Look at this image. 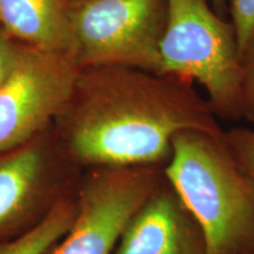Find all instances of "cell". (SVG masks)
<instances>
[{
	"instance_id": "11",
	"label": "cell",
	"mask_w": 254,
	"mask_h": 254,
	"mask_svg": "<svg viewBox=\"0 0 254 254\" xmlns=\"http://www.w3.org/2000/svg\"><path fill=\"white\" fill-rule=\"evenodd\" d=\"M222 139L241 171L254 182V128L233 127L222 132Z\"/></svg>"
},
{
	"instance_id": "13",
	"label": "cell",
	"mask_w": 254,
	"mask_h": 254,
	"mask_svg": "<svg viewBox=\"0 0 254 254\" xmlns=\"http://www.w3.org/2000/svg\"><path fill=\"white\" fill-rule=\"evenodd\" d=\"M228 13L241 50L254 27V0H230Z\"/></svg>"
},
{
	"instance_id": "1",
	"label": "cell",
	"mask_w": 254,
	"mask_h": 254,
	"mask_svg": "<svg viewBox=\"0 0 254 254\" xmlns=\"http://www.w3.org/2000/svg\"><path fill=\"white\" fill-rule=\"evenodd\" d=\"M53 129L82 170L165 167L177 133L224 132L193 82L126 66L80 68Z\"/></svg>"
},
{
	"instance_id": "2",
	"label": "cell",
	"mask_w": 254,
	"mask_h": 254,
	"mask_svg": "<svg viewBox=\"0 0 254 254\" xmlns=\"http://www.w3.org/2000/svg\"><path fill=\"white\" fill-rule=\"evenodd\" d=\"M164 173L204 231L208 254L254 252V182L232 157L222 133H177Z\"/></svg>"
},
{
	"instance_id": "9",
	"label": "cell",
	"mask_w": 254,
	"mask_h": 254,
	"mask_svg": "<svg viewBox=\"0 0 254 254\" xmlns=\"http://www.w3.org/2000/svg\"><path fill=\"white\" fill-rule=\"evenodd\" d=\"M73 2V0H0V28L25 45L72 52Z\"/></svg>"
},
{
	"instance_id": "7",
	"label": "cell",
	"mask_w": 254,
	"mask_h": 254,
	"mask_svg": "<svg viewBox=\"0 0 254 254\" xmlns=\"http://www.w3.org/2000/svg\"><path fill=\"white\" fill-rule=\"evenodd\" d=\"M80 71L74 53L23 44L0 88V153L26 144L53 125Z\"/></svg>"
},
{
	"instance_id": "8",
	"label": "cell",
	"mask_w": 254,
	"mask_h": 254,
	"mask_svg": "<svg viewBox=\"0 0 254 254\" xmlns=\"http://www.w3.org/2000/svg\"><path fill=\"white\" fill-rule=\"evenodd\" d=\"M113 254H208L205 233L166 178L124 228Z\"/></svg>"
},
{
	"instance_id": "10",
	"label": "cell",
	"mask_w": 254,
	"mask_h": 254,
	"mask_svg": "<svg viewBox=\"0 0 254 254\" xmlns=\"http://www.w3.org/2000/svg\"><path fill=\"white\" fill-rule=\"evenodd\" d=\"M77 190L60 200L49 215L21 236L0 241V254H47L67 233L77 217Z\"/></svg>"
},
{
	"instance_id": "15",
	"label": "cell",
	"mask_w": 254,
	"mask_h": 254,
	"mask_svg": "<svg viewBox=\"0 0 254 254\" xmlns=\"http://www.w3.org/2000/svg\"><path fill=\"white\" fill-rule=\"evenodd\" d=\"M213 9L219 15L226 18L228 13V7H230V0H209Z\"/></svg>"
},
{
	"instance_id": "5",
	"label": "cell",
	"mask_w": 254,
	"mask_h": 254,
	"mask_svg": "<svg viewBox=\"0 0 254 254\" xmlns=\"http://www.w3.org/2000/svg\"><path fill=\"white\" fill-rule=\"evenodd\" d=\"M84 171L63 150L53 125L0 153V241L43 221L60 200L75 193Z\"/></svg>"
},
{
	"instance_id": "14",
	"label": "cell",
	"mask_w": 254,
	"mask_h": 254,
	"mask_svg": "<svg viewBox=\"0 0 254 254\" xmlns=\"http://www.w3.org/2000/svg\"><path fill=\"white\" fill-rule=\"evenodd\" d=\"M23 44L0 28V88L5 84L20 56Z\"/></svg>"
},
{
	"instance_id": "6",
	"label": "cell",
	"mask_w": 254,
	"mask_h": 254,
	"mask_svg": "<svg viewBox=\"0 0 254 254\" xmlns=\"http://www.w3.org/2000/svg\"><path fill=\"white\" fill-rule=\"evenodd\" d=\"M164 180L163 166L85 170L77 217L47 254H113L127 222Z\"/></svg>"
},
{
	"instance_id": "16",
	"label": "cell",
	"mask_w": 254,
	"mask_h": 254,
	"mask_svg": "<svg viewBox=\"0 0 254 254\" xmlns=\"http://www.w3.org/2000/svg\"><path fill=\"white\" fill-rule=\"evenodd\" d=\"M244 254H254V252H249V253H244Z\"/></svg>"
},
{
	"instance_id": "3",
	"label": "cell",
	"mask_w": 254,
	"mask_h": 254,
	"mask_svg": "<svg viewBox=\"0 0 254 254\" xmlns=\"http://www.w3.org/2000/svg\"><path fill=\"white\" fill-rule=\"evenodd\" d=\"M159 74L198 81L217 118L243 119L237 33L209 0H167Z\"/></svg>"
},
{
	"instance_id": "12",
	"label": "cell",
	"mask_w": 254,
	"mask_h": 254,
	"mask_svg": "<svg viewBox=\"0 0 254 254\" xmlns=\"http://www.w3.org/2000/svg\"><path fill=\"white\" fill-rule=\"evenodd\" d=\"M243 119L254 124V27L240 50Z\"/></svg>"
},
{
	"instance_id": "4",
	"label": "cell",
	"mask_w": 254,
	"mask_h": 254,
	"mask_svg": "<svg viewBox=\"0 0 254 254\" xmlns=\"http://www.w3.org/2000/svg\"><path fill=\"white\" fill-rule=\"evenodd\" d=\"M167 0H75L73 49L80 68L126 66L159 74Z\"/></svg>"
}]
</instances>
